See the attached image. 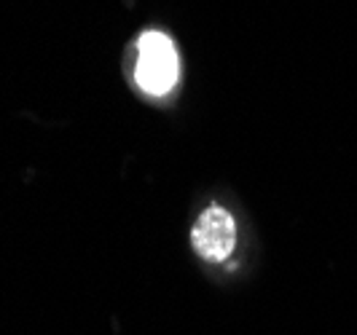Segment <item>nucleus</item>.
<instances>
[{
	"instance_id": "nucleus-2",
	"label": "nucleus",
	"mask_w": 357,
	"mask_h": 335,
	"mask_svg": "<svg viewBox=\"0 0 357 335\" xmlns=\"http://www.w3.org/2000/svg\"><path fill=\"white\" fill-rule=\"evenodd\" d=\"M191 244L199 255L210 263H220L234 252L236 244V223L223 207H210L202 212L194 231H191Z\"/></svg>"
},
{
	"instance_id": "nucleus-1",
	"label": "nucleus",
	"mask_w": 357,
	"mask_h": 335,
	"mask_svg": "<svg viewBox=\"0 0 357 335\" xmlns=\"http://www.w3.org/2000/svg\"><path fill=\"white\" fill-rule=\"evenodd\" d=\"M135 78L143 91L161 97L178 81V52L175 43L161 33H145L137 43Z\"/></svg>"
}]
</instances>
